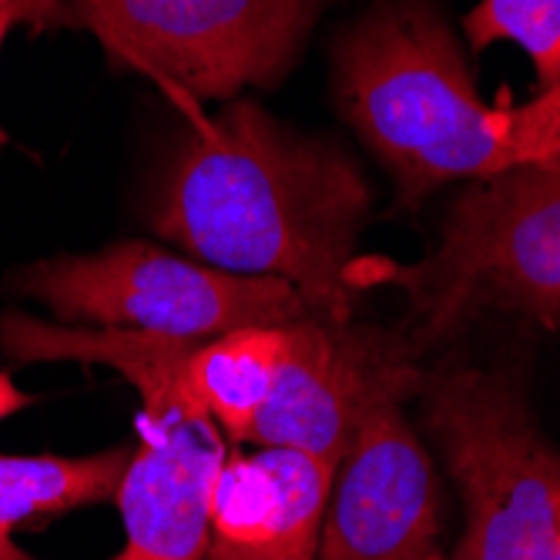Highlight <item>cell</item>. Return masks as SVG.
Wrapping results in <instances>:
<instances>
[{"label":"cell","instance_id":"5b68a950","mask_svg":"<svg viewBox=\"0 0 560 560\" xmlns=\"http://www.w3.org/2000/svg\"><path fill=\"white\" fill-rule=\"evenodd\" d=\"M332 0H68L115 68L165 88L188 115L201 101L272 88Z\"/></svg>","mask_w":560,"mask_h":560},{"label":"cell","instance_id":"3957f363","mask_svg":"<svg viewBox=\"0 0 560 560\" xmlns=\"http://www.w3.org/2000/svg\"><path fill=\"white\" fill-rule=\"evenodd\" d=\"M349 276L406 292L420 355L487 313L560 329V155L470 182L423 262L355 259Z\"/></svg>","mask_w":560,"mask_h":560},{"label":"cell","instance_id":"7c38bea8","mask_svg":"<svg viewBox=\"0 0 560 560\" xmlns=\"http://www.w3.org/2000/svg\"><path fill=\"white\" fill-rule=\"evenodd\" d=\"M289 349V323L248 326L195 342L188 355V386L229 443H248L252 423L276 386Z\"/></svg>","mask_w":560,"mask_h":560},{"label":"cell","instance_id":"ba28073f","mask_svg":"<svg viewBox=\"0 0 560 560\" xmlns=\"http://www.w3.org/2000/svg\"><path fill=\"white\" fill-rule=\"evenodd\" d=\"M402 396L376 399L336 467L316 560H446L430 453Z\"/></svg>","mask_w":560,"mask_h":560},{"label":"cell","instance_id":"9a60e30c","mask_svg":"<svg viewBox=\"0 0 560 560\" xmlns=\"http://www.w3.org/2000/svg\"><path fill=\"white\" fill-rule=\"evenodd\" d=\"M24 406H31V396H24L18 389V383L11 380V373H0V420L14 417L18 410H24Z\"/></svg>","mask_w":560,"mask_h":560},{"label":"cell","instance_id":"7a4b0ae2","mask_svg":"<svg viewBox=\"0 0 560 560\" xmlns=\"http://www.w3.org/2000/svg\"><path fill=\"white\" fill-rule=\"evenodd\" d=\"M336 105L417 209L446 182H480L560 155V84L487 105L430 0H383L336 44Z\"/></svg>","mask_w":560,"mask_h":560},{"label":"cell","instance_id":"4fadbf2b","mask_svg":"<svg viewBox=\"0 0 560 560\" xmlns=\"http://www.w3.org/2000/svg\"><path fill=\"white\" fill-rule=\"evenodd\" d=\"M464 31L474 50L497 40L527 50L540 91L560 84V0H480L464 18Z\"/></svg>","mask_w":560,"mask_h":560},{"label":"cell","instance_id":"52a82bcc","mask_svg":"<svg viewBox=\"0 0 560 560\" xmlns=\"http://www.w3.org/2000/svg\"><path fill=\"white\" fill-rule=\"evenodd\" d=\"M420 360L406 329L292 319L282 370L248 443L302 450L339 464L376 399L417 396L427 373Z\"/></svg>","mask_w":560,"mask_h":560},{"label":"cell","instance_id":"9c48e42d","mask_svg":"<svg viewBox=\"0 0 560 560\" xmlns=\"http://www.w3.org/2000/svg\"><path fill=\"white\" fill-rule=\"evenodd\" d=\"M225 436L182 410H141L138 443L115 493L125 547L112 560H201L209 547L215 480Z\"/></svg>","mask_w":560,"mask_h":560},{"label":"cell","instance_id":"8fae6325","mask_svg":"<svg viewBox=\"0 0 560 560\" xmlns=\"http://www.w3.org/2000/svg\"><path fill=\"white\" fill-rule=\"evenodd\" d=\"M131 446L94 456H8L0 453V560H34L14 530L40 527L81 506L115 500Z\"/></svg>","mask_w":560,"mask_h":560},{"label":"cell","instance_id":"6da1fadb","mask_svg":"<svg viewBox=\"0 0 560 560\" xmlns=\"http://www.w3.org/2000/svg\"><path fill=\"white\" fill-rule=\"evenodd\" d=\"M370 206L360 165L336 141L232 97L209 118L191 115L151 195V229L206 266L282 279L310 316L346 323L360 302L349 269Z\"/></svg>","mask_w":560,"mask_h":560},{"label":"cell","instance_id":"30bf717a","mask_svg":"<svg viewBox=\"0 0 560 560\" xmlns=\"http://www.w3.org/2000/svg\"><path fill=\"white\" fill-rule=\"evenodd\" d=\"M336 467L285 446L225 453L201 560H316Z\"/></svg>","mask_w":560,"mask_h":560},{"label":"cell","instance_id":"277c9868","mask_svg":"<svg viewBox=\"0 0 560 560\" xmlns=\"http://www.w3.org/2000/svg\"><path fill=\"white\" fill-rule=\"evenodd\" d=\"M417 396L464 497L467 530L446 560H560V453L521 380L446 360L423 373Z\"/></svg>","mask_w":560,"mask_h":560},{"label":"cell","instance_id":"5bb4252c","mask_svg":"<svg viewBox=\"0 0 560 560\" xmlns=\"http://www.w3.org/2000/svg\"><path fill=\"white\" fill-rule=\"evenodd\" d=\"M14 27L47 34L58 27H74V18L68 0H0V47Z\"/></svg>","mask_w":560,"mask_h":560},{"label":"cell","instance_id":"8992f818","mask_svg":"<svg viewBox=\"0 0 560 560\" xmlns=\"http://www.w3.org/2000/svg\"><path fill=\"white\" fill-rule=\"evenodd\" d=\"M14 289L47 302L61 323L191 342L310 316V305L282 279L235 276L148 242H115L91 256L34 262L18 272Z\"/></svg>","mask_w":560,"mask_h":560}]
</instances>
